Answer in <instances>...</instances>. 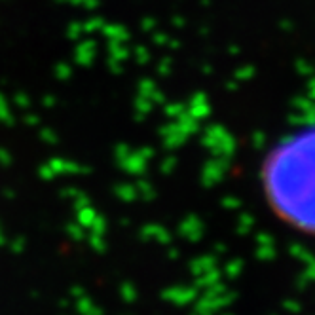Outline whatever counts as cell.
Wrapping results in <instances>:
<instances>
[{
	"mask_svg": "<svg viewBox=\"0 0 315 315\" xmlns=\"http://www.w3.org/2000/svg\"><path fill=\"white\" fill-rule=\"evenodd\" d=\"M260 179L275 219L315 237V126L279 142L264 161Z\"/></svg>",
	"mask_w": 315,
	"mask_h": 315,
	"instance_id": "cell-1",
	"label": "cell"
}]
</instances>
